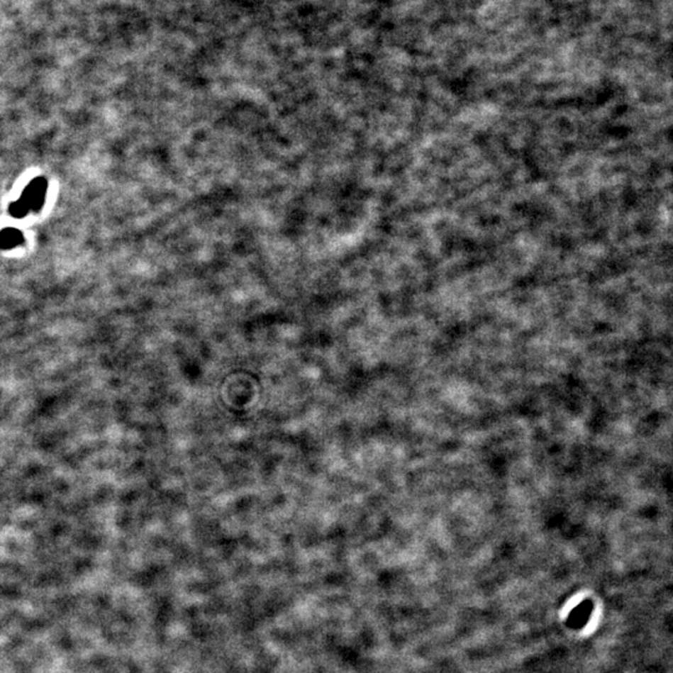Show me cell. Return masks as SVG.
<instances>
[{"instance_id": "6da1fadb", "label": "cell", "mask_w": 673, "mask_h": 673, "mask_svg": "<svg viewBox=\"0 0 673 673\" xmlns=\"http://www.w3.org/2000/svg\"><path fill=\"white\" fill-rule=\"evenodd\" d=\"M47 181L43 177H38L35 180L31 181L28 185L21 200L26 204L29 211H39L41 206L44 205L45 196H47Z\"/></svg>"}, {"instance_id": "7a4b0ae2", "label": "cell", "mask_w": 673, "mask_h": 673, "mask_svg": "<svg viewBox=\"0 0 673 673\" xmlns=\"http://www.w3.org/2000/svg\"><path fill=\"white\" fill-rule=\"evenodd\" d=\"M592 610H594V605H592L590 600L581 602L579 606L571 611L570 616L567 617V621H566L567 622V626L574 628V630L582 628L590 620Z\"/></svg>"}, {"instance_id": "3957f363", "label": "cell", "mask_w": 673, "mask_h": 673, "mask_svg": "<svg viewBox=\"0 0 673 673\" xmlns=\"http://www.w3.org/2000/svg\"><path fill=\"white\" fill-rule=\"evenodd\" d=\"M24 241V237L21 231L16 228H6L0 232V250H9L13 247L19 246Z\"/></svg>"}, {"instance_id": "277c9868", "label": "cell", "mask_w": 673, "mask_h": 673, "mask_svg": "<svg viewBox=\"0 0 673 673\" xmlns=\"http://www.w3.org/2000/svg\"><path fill=\"white\" fill-rule=\"evenodd\" d=\"M29 212H30L29 211V208L26 207V204H24V202H23V201H21V199L16 201V202H13V204H11V216L18 217V218H21V217L26 216V215H28Z\"/></svg>"}]
</instances>
